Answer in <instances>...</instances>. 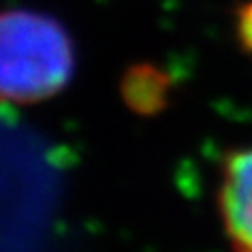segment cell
Instances as JSON below:
<instances>
[{
    "mask_svg": "<svg viewBox=\"0 0 252 252\" xmlns=\"http://www.w3.org/2000/svg\"><path fill=\"white\" fill-rule=\"evenodd\" d=\"M219 209L232 252H252V147L224 157Z\"/></svg>",
    "mask_w": 252,
    "mask_h": 252,
    "instance_id": "cell-2",
    "label": "cell"
},
{
    "mask_svg": "<svg viewBox=\"0 0 252 252\" xmlns=\"http://www.w3.org/2000/svg\"><path fill=\"white\" fill-rule=\"evenodd\" d=\"M238 36L240 42L252 52V2L244 6L238 14Z\"/></svg>",
    "mask_w": 252,
    "mask_h": 252,
    "instance_id": "cell-3",
    "label": "cell"
},
{
    "mask_svg": "<svg viewBox=\"0 0 252 252\" xmlns=\"http://www.w3.org/2000/svg\"><path fill=\"white\" fill-rule=\"evenodd\" d=\"M2 88L16 101H36L66 84L72 72L70 42L56 22L6 14L2 24Z\"/></svg>",
    "mask_w": 252,
    "mask_h": 252,
    "instance_id": "cell-1",
    "label": "cell"
}]
</instances>
